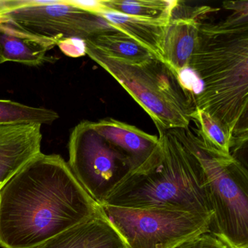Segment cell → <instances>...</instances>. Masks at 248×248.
I'll return each mask as SVG.
<instances>
[{"mask_svg": "<svg viewBox=\"0 0 248 248\" xmlns=\"http://www.w3.org/2000/svg\"><path fill=\"white\" fill-rule=\"evenodd\" d=\"M101 210L62 156L41 152L0 191V248H39Z\"/></svg>", "mask_w": 248, "mask_h": 248, "instance_id": "1", "label": "cell"}, {"mask_svg": "<svg viewBox=\"0 0 248 248\" xmlns=\"http://www.w3.org/2000/svg\"><path fill=\"white\" fill-rule=\"evenodd\" d=\"M225 19L200 23L197 47L188 68L202 82L193 108L218 122L235 149L248 139V2H224Z\"/></svg>", "mask_w": 248, "mask_h": 248, "instance_id": "2", "label": "cell"}, {"mask_svg": "<svg viewBox=\"0 0 248 248\" xmlns=\"http://www.w3.org/2000/svg\"><path fill=\"white\" fill-rule=\"evenodd\" d=\"M158 137L159 148L152 159L130 172L102 205L213 215L205 175L185 130H161Z\"/></svg>", "mask_w": 248, "mask_h": 248, "instance_id": "3", "label": "cell"}, {"mask_svg": "<svg viewBox=\"0 0 248 248\" xmlns=\"http://www.w3.org/2000/svg\"><path fill=\"white\" fill-rule=\"evenodd\" d=\"M85 45L86 55L130 94L153 120L158 132L189 128L194 108L179 78L165 63L155 58L129 63Z\"/></svg>", "mask_w": 248, "mask_h": 248, "instance_id": "4", "label": "cell"}, {"mask_svg": "<svg viewBox=\"0 0 248 248\" xmlns=\"http://www.w3.org/2000/svg\"><path fill=\"white\" fill-rule=\"evenodd\" d=\"M194 155L202 167L213 212L210 232L229 248H248V172L232 155L204 144L185 130Z\"/></svg>", "mask_w": 248, "mask_h": 248, "instance_id": "5", "label": "cell"}, {"mask_svg": "<svg viewBox=\"0 0 248 248\" xmlns=\"http://www.w3.org/2000/svg\"><path fill=\"white\" fill-rule=\"evenodd\" d=\"M101 207L126 248H174L210 232L213 216L169 209Z\"/></svg>", "mask_w": 248, "mask_h": 248, "instance_id": "6", "label": "cell"}, {"mask_svg": "<svg viewBox=\"0 0 248 248\" xmlns=\"http://www.w3.org/2000/svg\"><path fill=\"white\" fill-rule=\"evenodd\" d=\"M68 148L71 170L100 206L131 172L128 156L101 136L92 122L85 120L75 126Z\"/></svg>", "mask_w": 248, "mask_h": 248, "instance_id": "7", "label": "cell"}, {"mask_svg": "<svg viewBox=\"0 0 248 248\" xmlns=\"http://www.w3.org/2000/svg\"><path fill=\"white\" fill-rule=\"evenodd\" d=\"M0 18L39 37L85 40L102 33L118 32L99 16L57 0L39 5L37 0H24L21 6L0 11Z\"/></svg>", "mask_w": 248, "mask_h": 248, "instance_id": "8", "label": "cell"}, {"mask_svg": "<svg viewBox=\"0 0 248 248\" xmlns=\"http://www.w3.org/2000/svg\"><path fill=\"white\" fill-rule=\"evenodd\" d=\"M39 124L0 125V191L23 167L41 153Z\"/></svg>", "mask_w": 248, "mask_h": 248, "instance_id": "9", "label": "cell"}, {"mask_svg": "<svg viewBox=\"0 0 248 248\" xmlns=\"http://www.w3.org/2000/svg\"><path fill=\"white\" fill-rule=\"evenodd\" d=\"M92 124L101 136L128 156L132 165L131 172L145 166L159 148L158 136L120 120L108 117L92 122Z\"/></svg>", "mask_w": 248, "mask_h": 248, "instance_id": "10", "label": "cell"}, {"mask_svg": "<svg viewBox=\"0 0 248 248\" xmlns=\"http://www.w3.org/2000/svg\"><path fill=\"white\" fill-rule=\"evenodd\" d=\"M39 248H126L124 241L102 208L93 217L78 223Z\"/></svg>", "mask_w": 248, "mask_h": 248, "instance_id": "11", "label": "cell"}, {"mask_svg": "<svg viewBox=\"0 0 248 248\" xmlns=\"http://www.w3.org/2000/svg\"><path fill=\"white\" fill-rule=\"evenodd\" d=\"M60 40L39 37L0 18V57L5 62L39 66L47 60V52Z\"/></svg>", "mask_w": 248, "mask_h": 248, "instance_id": "12", "label": "cell"}, {"mask_svg": "<svg viewBox=\"0 0 248 248\" xmlns=\"http://www.w3.org/2000/svg\"><path fill=\"white\" fill-rule=\"evenodd\" d=\"M200 23L197 18H172L168 24L163 46L165 64L179 77L187 69L198 44Z\"/></svg>", "mask_w": 248, "mask_h": 248, "instance_id": "13", "label": "cell"}, {"mask_svg": "<svg viewBox=\"0 0 248 248\" xmlns=\"http://www.w3.org/2000/svg\"><path fill=\"white\" fill-rule=\"evenodd\" d=\"M98 16L119 31L134 39L147 49L157 60L165 63L164 40L170 20L146 19L110 11Z\"/></svg>", "mask_w": 248, "mask_h": 248, "instance_id": "14", "label": "cell"}, {"mask_svg": "<svg viewBox=\"0 0 248 248\" xmlns=\"http://www.w3.org/2000/svg\"><path fill=\"white\" fill-rule=\"evenodd\" d=\"M85 42L110 57L129 63H143L155 58L140 43L121 31L102 33Z\"/></svg>", "mask_w": 248, "mask_h": 248, "instance_id": "15", "label": "cell"}, {"mask_svg": "<svg viewBox=\"0 0 248 248\" xmlns=\"http://www.w3.org/2000/svg\"><path fill=\"white\" fill-rule=\"evenodd\" d=\"M110 12L146 19L170 20L179 5L176 0H102Z\"/></svg>", "mask_w": 248, "mask_h": 248, "instance_id": "16", "label": "cell"}, {"mask_svg": "<svg viewBox=\"0 0 248 248\" xmlns=\"http://www.w3.org/2000/svg\"><path fill=\"white\" fill-rule=\"evenodd\" d=\"M59 118L56 111L29 107L9 100H0V125L51 124Z\"/></svg>", "mask_w": 248, "mask_h": 248, "instance_id": "17", "label": "cell"}, {"mask_svg": "<svg viewBox=\"0 0 248 248\" xmlns=\"http://www.w3.org/2000/svg\"><path fill=\"white\" fill-rule=\"evenodd\" d=\"M191 120L197 123L200 128L196 131L197 136L204 144L223 155H232L233 139L218 122L198 108H194L191 113Z\"/></svg>", "mask_w": 248, "mask_h": 248, "instance_id": "18", "label": "cell"}, {"mask_svg": "<svg viewBox=\"0 0 248 248\" xmlns=\"http://www.w3.org/2000/svg\"><path fill=\"white\" fill-rule=\"evenodd\" d=\"M174 248H229L210 232L201 233L181 242Z\"/></svg>", "mask_w": 248, "mask_h": 248, "instance_id": "19", "label": "cell"}, {"mask_svg": "<svg viewBox=\"0 0 248 248\" xmlns=\"http://www.w3.org/2000/svg\"><path fill=\"white\" fill-rule=\"evenodd\" d=\"M60 50L71 58H79L86 55L85 40L78 38L63 39L58 44Z\"/></svg>", "mask_w": 248, "mask_h": 248, "instance_id": "20", "label": "cell"}, {"mask_svg": "<svg viewBox=\"0 0 248 248\" xmlns=\"http://www.w3.org/2000/svg\"><path fill=\"white\" fill-rule=\"evenodd\" d=\"M66 3L95 15L108 12L102 0H66Z\"/></svg>", "mask_w": 248, "mask_h": 248, "instance_id": "21", "label": "cell"}, {"mask_svg": "<svg viewBox=\"0 0 248 248\" xmlns=\"http://www.w3.org/2000/svg\"><path fill=\"white\" fill-rule=\"evenodd\" d=\"M5 63V62H4L3 59H2V58L0 57V64H2V63Z\"/></svg>", "mask_w": 248, "mask_h": 248, "instance_id": "22", "label": "cell"}]
</instances>
